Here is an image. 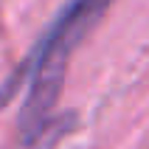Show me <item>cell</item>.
<instances>
[{"label": "cell", "instance_id": "obj_1", "mask_svg": "<svg viewBox=\"0 0 149 149\" xmlns=\"http://www.w3.org/2000/svg\"><path fill=\"white\" fill-rule=\"evenodd\" d=\"M113 3L116 0H65L20 65L0 82V110L25 90L11 149H51L79 127V113H56V104L65 90L70 56L104 20Z\"/></svg>", "mask_w": 149, "mask_h": 149}]
</instances>
